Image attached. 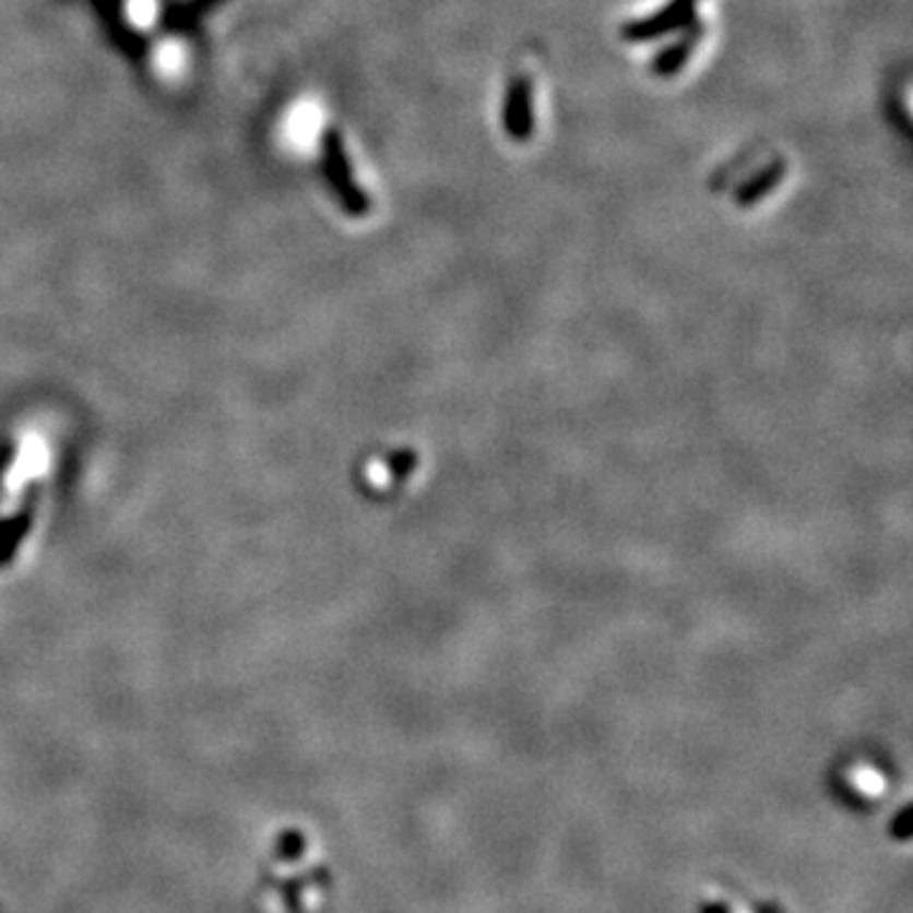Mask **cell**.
Segmentation results:
<instances>
[{"label":"cell","instance_id":"6da1fadb","mask_svg":"<svg viewBox=\"0 0 913 913\" xmlns=\"http://www.w3.org/2000/svg\"><path fill=\"white\" fill-rule=\"evenodd\" d=\"M692 26H700L698 13H696V0H673L671 5H665L663 11L650 15V19L627 23V26L621 28V36H625L627 42L644 44V42H655V38L660 36L673 34V31H688Z\"/></svg>","mask_w":913,"mask_h":913},{"label":"cell","instance_id":"7a4b0ae2","mask_svg":"<svg viewBox=\"0 0 913 913\" xmlns=\"http://www.w3.org/2000/svg\"><path fill=\"white\" fill-rule=\"evenodd\" d=\"M502 122L515 140L533 135V84L529 76H515L506 94L502 107Z\"/></svg>","mask_w":913,"mask_h":913},{"label":"cell","instance_id":"3957f363","mask_svg":"<svg viewBox=\"0 0 913 913\" xmlns=\"http://www.w3.org/2000/svg\"><path fill=\"white\" fill-rule=\"evenodd\" d=\"M784 170H786V165L782 161H776V163L767 165L763 170H759L751 180H746V183L738 188V193H736L738 206H744V209L754 206V203H757L759 199H763V195L774 191L776 183L784 176Z\"/></svg>","mask_w":913,"mask_h":913},{"label":"cell","instance_id":"277c9868","mask_svg":"<svg viewBox=\"0 0 913 913\" xmlns=\"http://www.w3.org/2000/svg\"><path fill=\"white\" fill-rule=\"evenodd\" d=\"M698 36H700V26H692V28L685 31V36L680 38L678 44H671L665 51H660L657 59H655V74H660V76L678 74L680 69L685 67V61H688V57L692 54V49H696Z\"/></svg>","mask_w":913,"mask_h":913},{"label":"cell","instance_id":"5b68a950","mask_svg":"<svg viewBox=\"0 0 913 913\" xmlns=\"http://www.w3.org/2000/svg\"><path fill=\"white\" fill-rule=\"evenodd\" d=\"M706 913H767V911L749 906V903L736 899V896L731 893V896H713V899H708Z\"/></svg>","mask_w":913,"mask_h":913},{"label":"cell","instance_id":"8992f818","mask_svg":"<svg viewBox=\"0 0 913 913\" xmlns=\"http://www.w3.org/2000/svg\"><path fill=\"white\" fill-rule=\"evenodd\" d=\"M155 13L153 0H130V19L138 23V26H147Z\"/></svg>","mask_w":913,"mask_h":913}]
</instances>
